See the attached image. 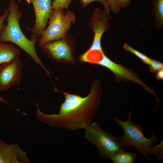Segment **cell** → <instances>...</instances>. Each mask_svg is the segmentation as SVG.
I'll return each mask as SVG.
<instances>
[{"instance_id": "6da1fadb", "label": "cell", "mask_w": 163, "mask_h": 163, "mask_svg": "<svg viewBox=\"0 0 163 163\" xmlns=\"http://www.w3.org/2000/svg\"><path fill=\"white\" fill-rule=\"evenodd\" d=\"M100 82L97 80L91 84L89 94L82 97L68 92H62L65 100L57 114L44 113L35 104L36 116L42 123L50 126L62 128L69 131L85 129L95 116L102 95Z\"/></svg>"}, {"instance_id": "7a4b0ae2", "label": "cell", "mask_w": 163, "mask_h": 163, "mask_svg": "<svg viewBox=\"0 0 163 163\" xmlns=\"http://www.w3.org/2000/svg\"><path fill=\"white\" fill-rule=\"evenodd\" d=\"M7 24L0 34V41L5 43L11 42L18 46L31 57L48 75L51 72L46 68L38 57L35 48L39 39L30 40L24 34L20 26L19 20L23 13L20 11L14 0H10L8 8Z\"/></svg>"}, {"instance_id": "3957f363", "label": "cell", "mask_w": 163, "mask_h": 163, "mask_svg": "<svg viewBox=\"0 0 163 163\" xmlns=\"http://www.w3.org/2000/svg\"><path fill=\"white\" fill-rule=\"evenodd\" d=\"M133 109L128 113L127 119L125 122L114 117L113 120L123 129V135L118 137L125 146H129L135 149L136 151L142 154L146 160H149V155H154L156 146L152 144L157 143L158 139L155 134L151 131L152 136L149 139L145 137L143 134V128L138 124H133L131 121Z\"/></svg>"}, {"instance_id": "277c9868", "label": "cell", "mask_w": 163, "mask_h": 163, "mask_svg": "<svg viewBox=\"0 0 163 163\" xmlns=\"http://www.w3.org/2000/svg\"><path fill=\"white\" fill-rule=\"evenodd\" d=\"M86 139L97 149L100 157L110 159L115 153L124 149L125 145L117 137L103 130L96 122L85 129Z\"/></svg>"}, {"instance_id": "5b68a950", "label": "cell", "mask_w": 163, "mask_h": 163, "mask_svg": "<svg viewBox=\"0 0 163 163\" xmlns=\"http://www.w3.org/2000/svg\"><path fill=\"white\" fill-rule=\"evenodd\" d=\"M75 18L72 11L65 13L62 9L53 10L49 19V26L42 33L38 46L41 47L47 43L63 39L71 24L75 23Z\"/></svg>"}, {"instance_id": "8992f818", "label": "cell", "mask_w": 163, "mask_h": 163, "mask_svg": "<svg viewBox=\"0 0 163 163\" xmlns=\"http://www.w3.org/2000/svg\"><path fill=\"white\" fill-rule=\"evenodd\" d=\"M110 13L105 10L96 8L93 11L89 26L94 32V37L92 44L84 54L92 58L100 57L104 53L101 47V40L103 34L107 31L110 27L109 20L112 18Z\"/></svg>"}, {"instance_id": "52a82bcc", "label": "cell", "mask_w": 163, "mask_h": 163, "mask_svg": "<svg viewBox=\"0 0 163 163\" xmlns=\"http://www.w3.org/2000/svg\"><path fill=\"white\" fill-rule=\"evenodd\" d=\"M33 5L35 13V22L33 28L29 29L31 32V40L40 37L45 30L48 19L53 13L52 0H26Z\"/></svg>"}, {"instance_id": "ba28073f", "label": "cell", "mask_w": 163, "mask_h": 163, "mask_svg": "<svg viewBox=\"0 0 163 163\" xmlns=\"http://www.w3.org/2000/svg\"><path fill=\"white\" fill-rule=\"evenodd\" d=\"M23 66L19 57L0 66V91H7L20 85Z\"/></svg>"}, {"instance_id": "9c48e42d", "label": "cell", "mask_w": 163, "mask_h": 163, "mask_svg": "<svg viewBox=\"0 0 163 163\" xmlns=\"http://www.w3.org/2000/svg\"><path fill=\"white\" fill-rule=\"evenodd\" d=\"M96 64L105 67L111 71L115 75L116 79L130 81L142 85L147 91L153 94L158 101L159 100L154 92L148 87L133 71L121 65L112 61L103 53L101 57Z\"/></svg>"}, {"instance_id": "30bf717a", "label": "cell", "mask_w": 163, "mask_h": 163, "mask_svg": "<svg viewBox=\"0 0 163 163\" xmlns=\"http://www.w3.org/2000/svg\"><path fill=\"white\" fill-rule=\"evenodd\" d=\"M27 152L17 144L0 138V163H30Z\"/></svg>"}, {"instance_id": "8fae6325", "label": "cell", "mask_w": 163, "mask_h": 163, "mask_svg": "<svg viewBox=\"0 0 163 163\" xmlns=\"http://www.w3.org/2000/svg\"><path fill=\"white\" fill-rule=\"evenodd\" d=\"M40 47L55 60L74 62L70 47L63 39L47 43Z\"/></svg>"}, {"instance_id": "7c38bea8", "label": "cell", "mask_w": 163, "mask_h": 163, "mask_svg": "<svg viewBox=\"0 0 163 163\" xmlns=\"http://www.w3.org/2000/svg\"><path fill=\"white\" fill-rule=\"evenodd\" d=\"M20 50L13 44L0 41V66L19 57Z\"/></svg>"}, {"instance_id": "4fadbf2b", "label": "cell", "mask_w": 163, "mask_h": 163, "mask_svg": "<svg viewBox=\"0 0 163 163\" xmlns=\"http://www.w3.org/2000/svg\"><path fill=\"white\" fill-rule=\"evenodd\" d=\"M152 12L155 29L159 30L163 28V0H152Z\"/></svg>"}, {"instance_id": "5bb4252c", "label": "cell", "mask_w": 163, "mask_h": 163, "mask_svg": "<svg viewBox=\"0 0 163 163\" xmlns=\"http://www.w3.org/2000/svg\"><path fill=\"white\" fill-rule=\"evenodd\" d=\"M137 154L122 150L115 153L110 159L115 163H133L136 159Z\"/></svg>"}, {"instance_id": "9a60e30c", "label": "cell", "mask_w": 163, "mask_h": 163, "mask_svg": "<svg viewBox=\"0 0 163 163\" xmlns=\"http://www.w3.org/2000/svg\"><path fill=\"white\" fill-rule=\"evenodd\" d=\"M123 48L126 51L134 54L144 63L149 65L150 64L152 59L133 48L128 44L124 43L123 46Z\"/></svg>"}, {"instance_id": "2e32d148", "label": "cell", "mask_w": 163, "mask_h": 163, "mask_svg": "<svg viewBox=\"0 0 163 163\" xmlns=\"http://www.w3.org/2000/svg\"><path fill=\"white\" fill-rule=\"evenodd\" d=\"M52 7L53 10L58 9H67L73 0H53Z\"/></svg>"}, {"instance_id": "e0dca14e", "label": "cell", "mask_w": 163, "mask_h": 163, "mask_svg": "<svg viewBox=\"0 0 163 163\" xmlns=\"http://www.w3.org/2000/svg\"><path fill=\"white\" fill-rule=\"evenodd\" d=\"M97 1L101 2L104 6L105 10L108 12L110 13V8L107 0H79V2L82 5V8H84L90 3Z\"/></svg>"}, {"instance_id": "ac0fdd59", "label": "cell", "mask_w": 163, "mask_h": 163, "mask_svg": "<svg viewBox=\"0 0 163 163\" xmlns=\"http://www.w3.org/2000/svg\"><path fill=\"white\" fill-rule=\"evenodd\" d=\"M163 64L155 60L152 59L149 65V69L151 72H156L163 69Z\"/></svg>"}, {"instance_id": "d6986e66", "label": "cell", "mask_w": 163, "mask_h": 163, "mask_svg": "<svg viewBox=\"0 0 163 163\" xmlns=\"http://www.w3.org/2000/svg\"><path fill=\"white\" fill-rule=\"evenodd\" d=\"M110 9L115 14H118L120 11V7L117 0H107Z\"/></svg>"}, {"instance_id": "ffe728a7", "label": "cell", "mask_w": 163, "mask_h": 163, "mask_svg": "<svg viewBox=\"0 0 163 163\" xmlns=\"http://www.w3.org/2000/svg\"><path fill=\"white\" fill-rule=\"evenodd\" d=\"M8 13V9H5L3 14L0 16V34L5 27V22Z\"/></svg>"}, {"instance_id": "44dd1931", "label": "cell", "mask_w": 163, "mask_h": 163, "mask_svg": "<svg viewBox=\"0 0 163 163\" xmlns=\"http://www.w3.org/2000/svg\"><path fill=\"white\" fill-rule=\"evenodd\" d=\"M118 4L120 8H125L129 5L132 0H117Z\"/></svg>"}, {"instance_id": "7402d4cb", "label": "cell", "mask_w": 163, "mask_h": 163, "mask_svg": "<svg viewBox=\"0 0 163 163\" xmlns=\"http://www.w3.org/2000/svg\"><path fill=\"white\" fill-rule=\"evenodd\" d=\"M155 78L158 80H162L163 79V70L162 69L158 71L155 76Z\"/></svg>"}, {"instance_id": "603a6c76", "label": "cell", "mask_w": 163, "mask_h": 163, "mask_svg": "<svg viewBox=\"0 0 163 163\" xmlns=\"http://www.w3.org/2000/svg\"><path fill=\"white\" fill-rule=\"evenodd\" d=\"M0 101L9 104L10 105L12 106L10 104H9L8 101H7L5 100L0 95Z\"/></svg>"}]
</instances>
